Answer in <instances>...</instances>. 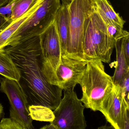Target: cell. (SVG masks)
I'll return each mask as SVG.
<instances>
[{
  "instance_id": "obj_26",
  "label": "cell",
  "mask_w": 129,
  "mask_h": 129,
  "mask_svg": "<svg viewBox=\"0 0 129 129\" xmlns=\"http://www.w3.org/2000/svg\"><path fill=\"white\" fill-rule=\"evenodd\" d=\"M62 1L63 3V4L68 6L71 4V3L73 0H62Z\"/></svg>"
},
{
  "instance_id": "obj_16",
  "label": "cell",
  "mask_w": 129,
  "mask_h": 129,
  "mask_svg": "<svg viewBox=\"0 0 129 129\" xmlns=\"http://www.w3.org/2000/svg\"><path fill=\"white\" fill-rule=\"evenodd\" d=\"M31 118L35 120L51 122L54 118L52 109L40 105H32L28 106Z\"/></svg>"
},
{
  "instance_id": "obj_9",
  "label": "cell",
  "mask_w": 129,
  "mask_h": 129,
  "mask_svg": "<svg viewBox=\"0 0 129 129\" xmlns=\"http://www.w3.org/2000/svg\"><path fill=\"white\" fill-rule=\"evenodd\" d=\"M127 108L129 104L125 100L121 87L114 84L112 90L103 100L99 111L113 128L122 129L124 115Z\"/></svg>"
},
{
  "instance_id": "obj_4",
  "label": "cell",
  "mask_w": 129,
  "mask_h": 129,
  "mask_svg": "<svg viewBox=\"0 0 129 129\" xmlns=\"http://www.w3.org/2000/svg\"><path fill=\"white\" fill-rule=\"evenodd\" d=\"M75 88L64 90V96L53 111L54 118L43 129H85L86 121L84 114L85 106L78 98Z\"/></svg>"
},
{
  "instance_id": "obj_24",
  "label": "cell",
  "mask_w": 129,
  "mask_h": 129,
  "mask_svg": "<svg viewBox=\"0 0 129 129\" xmlns=\"http://www.w3.org/2000/svg\"><path fill=\"white\" fill-rule=\"evenodd\" d=\"M10 19V18H6L2 15H0V30L6 24Z\"/></svg>"
},
{
  "instance_id": "obj_27",
  "label": "cell",
  "mask_w": 129,
  "mask_h": 129,
  "mask_svg": "<svg viewBox=\"0 0 129 129\" xmlns=\"http://www.w3.org/2000/svg\"><path fill=\"white\" fill-rule=\"evenodd\" d=\"M3 113V107L1 104H0V118L2 117Z\"/></svg>"
},
{
  "instance_id": "obj_22",
  "label": "cell",
  "mask_w": 129,
  "mask_h": 129,
  "mask_svg": "<svg viewBox=\"0 0 129 129\" xmlns=\"http://www.w3.org/2000/svg\"><path fill=\"white\" fill-rule=\"evenodd\" d=\"M123 47L126 61L129 65V35L123 38Z\"/></svg>"
},
{
  "instance_id": "obj_13",
  "label": "cell",
  "mask_w": 129,
  "mask_h": 129,
  "mask_svg": "<svg viewBox=\"0 0 129 129\" xmlns=\"http://www.w3.org/2000/svg\"><path fill=\"white\" fill-rule=\"evenodd\" d=\"M95 9L105 25L123 28L125 21L114 10L108 0H94Z\"/></svg>"
},
{
  "instance_id": "obj_11",
  "label": "cell",
  "mask_w": 129,
  "mask_h": 129,
  "mask_svg": "<svg viewBox=\"0 0 129 129\" xmlns=\"http://www.w3.org/2000/svg\"><path fill=\"white\" fill-rule=\"evenodd\" d=\"M54 22L60 41L62 56H64L69 37V14L68 5H61L56 13Z\"/></svg>"
},
{
  "instance_id": "obj_2",
  "label": "cell",
  "mask_w": 129,
  "mask_h": 129,
  "mask_svg": "<svg viewBox=\"0 0 129 129\" xmlns=\"http://www.w3.org/2000/svg\"><path fill=\"white\" fill-rule=\"evenodd\" d=\"M115 42L109 35L106 25L94 6L84 21L83 38L84 61L99 60L109 63Z\"/></svg>"
},
{
  "instance_id": "obj_20",
  "label": "cell",
  "mask_w": 129,
  "mask_h": 129,
  "mask_svg": "<svg viewBox=\"0 0 129 129\" xmlns=\"http://www.w3.org/2000/svg\"><path fill=\"white\" fill-rule=\"evenodd\" d=\"M15 0H11L6 5L0 7V15L10 18L12 15V9L14 4Z\"/></svg>"
},
{
  "instance_id": "obj_1",
  "label": "cell",
  "mask_w": 129,
  "mask_h": 129,
  "mask_svg": "<svg viewBox=\"0 0 129 129\" xmlns=\"http://www.w3.org/2000/svg\"><path fill=\"white\" fill-rule=\"evenodd\" d=\"M21 72L36 105L55 110L61 99L62 90L50 84L41 69L40 35L22 41L4 49Z\"/></svg>"
},
{
  "instance_id": "obj_7",
  "label": "cell",
  "mask_w": 129,
  "mask_h": 129,
  "mask_svg": "<svg viewBox=\"0 0 129 129\" xmlns=\"http://www.w3.org/2000/svg\"><path fill=\"white\" fill-rule=\"evenodd\" d=\"M40 37L42 50L41 69L48 82L55 85L56 70L61 62L62 55L60 41L54 21Z\"/></svg>"
},
{
  "instance_id": "obj_8",
  "label": "cell",
  "mask_w": 129,
  "mask_h": 129,
  "mask_svg": "<svg viewBox=\"0 0 129 129\" xmlns=\"http://www.w3.org/2000/svg\"><path fill=\"white\" fill-rule=\"evenodd\" d=\"M0 90L7 95L11 105L10 117L17 120L25 129H34L27 96L19 82L4 77L0 78Z\"/></svg>"
},
{
  "instance_id": "obj_15",
  "label": "cell",
  "mask_w": 129,
  "mask_h": 129,
  "mask_svg": "<svg viewBox=\"0 0 129 129\" xmlns=\"http://www.w3.org/2000/svg\"><path fill=\"white\" fill-rule=\"evenodd\" d=\"M0 74L17 82H19L21 79L20 71L4 49L0 51Z\"/></svg>"
},
{
  "instance_id": "obj_25",
  "label": "cell",
  "mask_w": 129,
  "mask_h": 129,
  "mask_svg": "<svg viewBox=\"0 0 129 129\" xmlns=\"http://www.w3.org/2000/svg\"><path fill=\"white\" fill-rule=\"evenodd\" d=\"M11 0H0V7L4 6L10 2Z\"/></svg>"
},
{
  "instance_id": "obj_18",
  "label": "cell",
  "mask_w": 129,
  "mask_h": 129,
  "mask_svg": "<svg viewBox=\"0 0 129 129\" xmlns=\"http://www.w3.org/2000/svg\"><path fill=\"white\" fill-rule=\"evenodd\" d=\"M106 25L109 35L115 41L117 40L129 35L128 32L124 30L122 28L110 25Z\"/></svg>"
},
{
  "instance_id": "obj_5",
  "label": "cell",
  "mask_w": 129,
  "mask_h": 129,
  "mask_svg": "<svg viewBox=\"0 0 129 129\" xmlns=\"http://www.w3.org/2000/svg\"><path fill=\"white\" fill-rule=\"evenodd\" d=\"M94 0H73L68 6L69 37L64 56L85 61L83 49L84 21L94 9Z\"/></svg>"
},
{
  "instance_id": "obj_17",
  "label": "cell",
  "mask_w": 129,
  "mask_h": 129,
  "mask_svg": "<svg viewBox=\"0 0 129 129\" xmlns=\"http://www.w3.org/2000/svg\"><path fill=\"white\" fill-rule=\"evenodd\" d=\"M36 0H15L10 18L13 20L20 18L32 7Z\"/></svg>"
},
{
  "instance_id": "obj_21",
  "label": "cell",
  "mask_w": 129,
  "mask_h": 129,
  "mask_svg": "<svg viewBox=\"0 0 129 129\" xmlns=\"http://www.w3.org/2000/svg\"><path fill=\"white\" fill-rule=\"evenodd\" d=\"M120 86L125 100L129 104V73L125 77Z\"/></svg>"
},
{
  "instance_id": "obj_12",
  "label": "cell",
  "mask_w": 129,
  "mask_h": 129,
  "mask_svg": "<svg viewBox=\"0 0 129 129\" xmlns=\"http://www.w3.org/2000/svg\"><path fill=\"white\" fill-rule=\"evenodd\" d=\"M42 0H36L30 9L23 16L13 21L11 18L0 30V51L7 46L8 41L22 24L32 15L40 6Z\"/></svg>"
},
{
  "instance_id": "obj_14",
  "label": "cell",
  "mask_w": 129,
  "mask_h": 129,
  "mask_svg": "<svg viewBox=\"0 0 129 129\" xmlns=\"http://www.w3.org/2000/svg\"><path fill=\"white\" fill-rule=\"evenodd\" d=\"M123 38L117 40L115 42L117 61L114 65L115 69L112 77L114 84L120 86L129 73V65L127 63L123 50Z\"/></svg>"
},
{
  "instance_id": "obj_3",
  "label": "cell",
  "mask_w": 129,
  "mask_h": 129,
  "mask_svg": "<svg viewBox=\"0 0 129 129\" xmlns=\"http://www.w3.org/2000/svg\"><path fill=\"white\" fill-rule=\"evenodd\" d=\"M87 62L86 70L79 84L83 92L80 100L86 108L99 111L103 100L114 86L112 77L105 72L101 61Z\"/></svg>"
},
{
  "instance_id": "obj_6",
  "label": "cell",
  "mask_w": 129,
  "mask_h": 129,
  "mask_svg": "<svg viewBox=\"0 0 129 129\" xmlns=\"http://www.w3.org/2000/svg\"><path fill=\"white\" fill-rule=\"evenodd\" d=\"M61 5L60 0H42L34 14L21 25L9 40L7 46L40 35L53 22Z\"/></svg>"
},
{
  "instance_id": "obj_23",
  "label": "cell",
  "mask_w": 129,
  "mask_h": 129,
  "mask_svg": "<svg viewBox=\"0 0 129 129\" xmlns=\"http://www.w3.org/2000/svg\"><path fill=\"white\" fill-rule=\"evenodd\" d=\"M129 108L127 109L125 111L123 118L122 129H129Z\"/></svg>"
},
{
  "instance_id": "obj_10",
  "label": "cell",
  "mask_w": 129,
  "mask_h": 129,
  "mask_svg": "<svg viewBox=\"0 0 129 129\" xmlns=\"http://www.w3.org/2000/svg\"><path fill=\"white\" fill-rule=\"evenodd\" d=\"M87 63L86 61L61 56V62L56 70L55 85L62 90L75 88L84 74Z\"/></svg>"
},
{
  "instance_id": "obj_19",
  "label": "cell",
  "mask_w": 129,
  "mask_h": 129,
  "mask_svg": "<svg viewBox=\"0 0 129 129\" xmlns=\"http://www.w3.org/2000/svg\"><path fill=\"white\" fill-rule=\"evenodd\" d=\"M0 129H25L17 120L11 117L4 118L0 122Z\"/></svg>"
}]
</instances>
